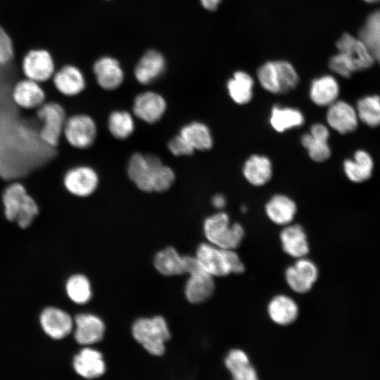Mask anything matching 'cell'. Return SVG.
Segmentation results:
<instances>
[{"label": "cell", "mask_w": 380, "mask_h": 380, "mask_svg": "<svg viewBox=\"0 0 380 380\" xmlns=\"http://www.w3.org/2000/svg\"><path fill=\"white\" fill-rule=\"evenodd\" d=\"M338 53L330 58L329 68L335 73L348 78L353 72L369 68L374 58L366 44L345 33L336 42Z\"/></svg>", "instance_id": "cell-1"}, {"label": "cell", "mask_w": 380, "mask_h": 380, "mask_svg": "<svg viewBox=\"0 0 380 380\" xmlns=\"http://www.w3.org/2000/svg\"><path fill=\"white\" fill-rule=\"evenodd\" d=\"M1 200L6 219L22 229L29 228L39 213L37 201L19 181L6 185Z\"/></svg>", "instance_id": "cell-2"}, {"label": "cell", "mask_w": 380, "mask_h": 380, "mask_svg": "<svg viewBox=\"0 0 380 380\" xmlns=\"http://www.w3.org/2000/svg\"><path fill=\"white\" fill-rule=\"evenodd\" d=\"M260 85L266 91L284 94L295 89L299 77L294 67L286 61H272L262 64L257 70Z\"/></svg>", "instance_id": "cell-3"}, {"label": "cell", "mask_w": 380, "mask_h": 380, "mask_svg": "<svg viewBox=\"0 0 380 380\" xmlns=\"http://www.w3.org/2000/svg\"><path fill=\"white\" fill-rule=\"evenodd\" d=\"M132 332L135 340L149 353L156 356L163 355L165 343L170 338L167 322L161 316L136 320Z\"/></svg>", "instance_id": "cell-4"}, {"label": "cell", "mask_w": 380, "mask_h": 380, "mask_svg": "<svg viewBox=\"0 0 380 380\" xmlns=\"http://www.w3.org/2000/svg\"><path fill=\"white\" fill-rule=\"evenodd\" d=\"M203 232L209 243L224 249L236 248L244 236V230L239 223L229 224L225 213L208 217L203 224Z\"/></svg>", "instance_id": "cell-5"}, {"label": "cell", "mask_w": 380, "mask_h": 380, "mask_svg": "<svg viewBox=\"0 0 380 380\" xmlns=\"http://www.w3.org/2000/svg\"><path fill=\"white\" fill-rule=\"evenodd\" d=\"M34 113L41 123L39 132L41 140L52 147H57L68 117L65 109L58 102L46 101Z\"/></svg>", "instance_id": "cell-6"}, {"label": "cell", "mask_w": 380, "mask_h": 380, "mask_svg": "<svg viewBox=\"0 0 380 380\" xmlns=\"http://www.w3.org/2000/svg\"><path fill=\"white\" fill-rule=\"evenodd\" d=\"M163 166L160 158L152 154L134 153L127 165L129 179L143 191H154V188Z\"/></svg>", "instance_id": "cell-7"}, {"label": "cell", "mask_w": 380, "mask_h": 380, "mask_svg": "<svg viewBox=\"0 0 380 380\" xmlns=\"http://www.w3.org/2000/svg\"><path fill=\"white\" fill-rule=\"evenodd\" d=\"M96 126L94 120L84 114H74L65 121L63 137L67 144L76 149L90 147L96 137Z\"/></svg>", "instance_id": "cell-8"}, {"label": "cell", "mask_w": 380, "mask_h": 380, "mask_svg": "<svg viewBox=\"0 0 380 380\" xmlns=\"http://www.w3.org/2000/svg\"><path fill=\"white\" fill-rule=\"evenodd\" d=\"M22 70L25 77L43 83L52 78L56 71V65L49 51L32 49L23 58Z\"/></svg>", "instance_id": "cell-9"}, {"label": "cell", "mask_w": 380, "mask_h": 380, "mask_svg": "<svg viewBox=\"0 0 380 380\" xmlns=\"http://www.w3.org/2000/svg\"><path fill=\"white\" fill-rule=\"evenodd\" d=\"M63 184L69 194L84 198L95 191L99 184V177L91 167L77 165L69 168L64 173Z\"/></svg>", "instance_id": "cell-10"}, {"label": "cell", "mask_w": 380, "mask_h": 380, "mask_svg": "<svg viewBox=\"0 0 380 380\" xmlns=\"http://www.w3.org/2000/svg\"><path fill=\"white\" fill-rule=\"evenodd\" d=\"M318 277V269L311 260L298 258L296 263L285 272L289 286L298 293H305L311 289Z\"/></svg>", "instance_id": "cell-11"}, {"label": "cell", "mask_w": 380, "mask_h": 380, "mask_svg": "<svg viewBox=\"0 0 380 380\" xmlns=\"http://www.w3.org/2000/svg\"><path fill=\"white\" fill-rule=\"evenodd\" d=\"M51 82L56 89L66 97L79 95L86 87L83 72L77 65L71 63L64 64L56 70Z\"/></svg>", "instance_id": "cell-12"}, {"label": "cell", "mask_w": 380, "mask_h": 380, "mask_svg": "<svg viewBox=\"0 0 380 380\" xmlns=\"http://www.w3.org/2000/svg\"><path fill=\"white\" fill-rule=\"evenodd\" d=\"M39 322L44 332L55 340L66 337L73 328V320L70 315L56 307L44 308L40 314Z\"/></svg>", "instance_id": "cell-13"}, {"label": "cell", "mask_w": 380, "mask_h": 380, "mask_svg": "<svg viewBox=\"0 0 380 380\" xmlns=\"http://www.w3.org/2000/svg\"><path fill=\"white\" fill-rule=\"evenodd\" d=\"M166 107V101L161 95L148 91L137 96L132 110L139 119L146 123L153 124L163 117Z\"/></svg>", "instance_id": "cell-14"}, {"label": "cell", "mask_w": 380, "mask_h": 380, "mask_svg": "<svg viewBox=\"0 0 380 380\" xmlns=\"http://www.w3.org/2000/svg\"><path fill=\"white\" fill-rule=\"evenodd\" d=\"M196 258L203 270L213 277H224L230 274L224 248L210 243L200 244Z\"/></svg>", "instance_id": "cell-15"}, {"label": "cell", "mask_w": 380, "mask_h": 380, "mask_svg": "<svg viewBox=\"0 0 380 380\" xmlns=\"http://www.w3.org/2000/svg\"><path fill=\"white\" fill-rule=\"evenodd\" d=\"M12 98L20 108L35 110L46 101V96L40 83L25 77L15 84Z\"/></svg>", "instance_id": "cell-16"}, {"label": "cell", "mask_w": 380, "mask_h": 380, "mask_svg": "<svg viewBox=\"0 0 380 380\" xmlns=\"http://www.w3.org/2000/svg\"><path fill=\"white\" fill-rule=\"evenodd\" d=\"M327 120L331 127L342 134L354 131L358 124L356 110L343 101H336L329 106Z\"/></svg>", "instance_id": "cell-17"}, {"label": "cell", "mask_w": 380, "mask_h": 380, "mask_svg": "<svg viewBox=\"0 0 380 380\" xmlns=\"http://www.w3.org/2000/svg\"><path fill=\"white\" fill-rule=\"evenodd\" d=\"M93 70L99 85L106 90H113L119 87L123 82L124 73L115 59L103 56L94 64Z\"/></svg>", "instance_id": "cell-18"}, {"label": "cell", "mask_w": 380, "mask_h": 380, "mask_svg": "<svg viewBox=\"0 0 380 380\" xmlns=\"http://www.w3.org/2000/svg\"><path fill=\"white\" fill-rule=\"evenodd\" d=\"M75 338L81 345H90L102 340L105 331L103 321L91 314H80L75 317Z\"/></svg>", "instance_id": "cell-19"}, {"label": "cell", "mask_w": 380, "mask_h": 380, "mask_svg": "<svg viewBox=\"0 0 380 380\" xmlns=\"http://www.w3.org/2000/svg\"><path fill=\"white\" fill-rule=\"evenodd\" d=\"M72 365L75 371L86 379L98 378L106 371L102 354L90 348L82 349L74 357Z\"/></svg>", "instance_id": "cell-20"}, {"label": "cell", "mask_w": 380, "mask_h": 380, "mask_svg": "<svg viewBox=\"0 0 380 380\" xmlns=\"http://www.w3.org/2000/svg\"><path fill=\"white\" fill-rule=\"evenodd\" d=\"M165 65L163 56L157 51L150 50L137 64L134 69L135 78L142 84H148L162 75Z\"/></svg>", "instance_id": "cell-21"}, {"label": "cell", "mask_w": 380, "mask_h": 380, "mask_svg": "<svg viewBox=\"0 0 380 380\" xmlns=\"http://www.w3.org/2000/svg\"><path fill=\"white\" fill-rule=\"evenodd\" d=\"M214 291L213 277L208 273L201 271L189 274L185 286V295L190 303H203L213 296Z\"/></svg>", "instance_id": "cell-22"}, {"label": "cell", "mask_w": 380, "mask_h": 380, "mask_svg": "<svg viewBox=\"0 0 380 380\" xmlns=\"http://www.w3.org/2000/svg\"><path fill=\"white\" fill-rule=\"evenodd\" d=\"M280 239L284 251L293 258H303L310 251L306 233L299 224L285 227L280 234Z\"/></svg>", "instance_id": "cell-23"}, {"label": "cell", "mask_w": 380, "mask_h": 380, "mask_svg": "<svg viewBox=\"0 0 380 380\" xmlns=\"http://www.w3.org/2000/svg\"><path fill=\"white\" fill-rule=\"evenodd\" d=\"M267 312L275 324L286 326L297 319L298 307L291 298L285 295H278L270 301Z\"/></svg>", "instance_id": "cell-24"}, {"label": "cell", "mask_w": 380, "mask_h": 380, "mask_svg": "<svg viewBox=\"0 0 380 380\" xmlns=\"http://www.w3.org/2000/svg\"><path fill=\"white\" fill-rule=\"evenodd\" d=\"M296 205L293 200L283 194H276L265 205L267 217L279 225L289 224L296 213Z\"/></svg>", "instance_id": "cell-25"}, {"label": "cell", "mask_w": 380, "mask_h": 380, "mask_svg": "<svg viewBox=\"0 0 380 380\" xmlns=\"http://www.w3.org/2000/svg\"><path fill=\"white\" fill-rule=\"evenodd\" d=\"M227 370L235 380H256L257 372L251 365L248 355L242 350H229L224 359Z\"/></svg>", "instance_id": "cell-26"}, {"label": "cell", "mask_w": 380, "mask_h": 380, "mask_svg": "<svg viewBox=\"0 0 380 380\" xmlns=\"http://www.w3.org/2000/svg\"><path fill=\"white\" fill-rule=\"evenodd\" d=\"M339 87L334 77L324 75L315 79L310 85V97L319 106H327L336 101Z\"/></svg>", "instance_id": "cell-27"}, {"label": "cell", "mask_w": 380, "mask_h": 380, "mask_svg": "<svg viewBox=\"0 0 380 380\" xmlns=\"http://www.w3.org/2000/svg\"><path fill=\"white\" fill-rule=\"evenodd\" d=\"M243 173L247 181L254 186L265 184L272 177V164L264 156L252 155L245 162Z\"/></svg>", "instance_id": "cell-28"}, {"label": "cell", "mask_w": 380, "mask_h": 380, "mask_svg": "<svg viewBox=\"0 0 380 380\" xmlns=\"http://www.w3.org/2000/svg\"><path fill=\"white\" fill-rule=\"evenodd\" d=\"M156 270L165 276H176L186 273L185 255L181 256L172 247H167L154 257Z\"/></svg>", "instance_id": "cell-29"}, {"label": "cell", "mask_w": 380, "mask_h": 380, "mask_svg": "<svg viewBox=\"0 0 380 380\" xmlns=\"http://www.w3.org/2000/svg\"><path fill=\"white\" fill-rule=\"evenodd\" d=\"M374 164L370 155L358 150L354 155V159H347L343 163V168L347 177L352 182L360 183L370 178Z\"/></svg>", "instance_id": "cell-30"}, {"label": "cell", "mask_w": 380, "mask_h": 380, "mask_svg": "<svg viewBox=\"0 0 380 380\" xmlns=\"http://www.w3.org/2000/svg\"><path fill=\"white\" fill-rule=\"evenodd\" d=\"M254 82L248 73L236 71L227 82V90L231 99L238 104L248 103L253 97Z\"/></svg>", "instance_id": "cell-31"}, {"label": "cell", "mask_w": 380, "mask_h": 380, "mask_svg": "<svg viewBox=\"0 0 380 380\" xmlns=\"http://www.w3.org/2000/svg\"><path fill=\"white\" fill-rule=\"evenodd\" d=\"M179 134L195 150L207 151L213 146L209 128L202 122H193L184 125Z\"/></svg>", "instance_id": "cell-32"}, {"label": "cell", "mask_w": 380, "mask_h": 380, "mask_svg": "<svg viewBox=\"0 0 380 380\" xmlns=\"http://www.w3.org/2000/svg\"><path fill=\"white\" fill-rule=\"evenodd\" d=\"M303 113L296 108L274 106L271 111L270 122L272 127L279 132L298 127L304 123Z\"/></svg>", "instance_id": "cell-33"}, {"label": "cell", "mask_w": 380, "mask_h": 380, "mask_svg": "<svg viewBox=\"0 0 380 380\" xmlns=\"http://www.w3.org/2000/svg\"><path fill=\"white\" fill-rule=\"evenodd\" d=\"M357 115L369 127L380 125V97L377 95L360 99L357 103Z\"/></svg>", "instance_id": "cell-34"}, {"label": "cell", "mask_w": 380, "mask_h": 380, "mask_svg": "<svg viewBox=\"0 0 380 380\" xmlns=\"http://www.w3.org/2000/svg\"><path fill=\"white\" fill-rule=\"evenodd\" d=\"M65 290L70 299L77 304H84L91 297L89 279L83 274H74L67 281Z\"/></svg>", "instance_id": "cell-35"}, {"label": "cell", "mask_w": 380, "mask_h": 380, "mask_svg": "<svg viewBox=\"0 0 380 380\" xmlns=\"http://www.w3.org/2000/svg\"><path fill=\"white\" fill-rule=\"evenodd\" d=\"M108 127L110 134L116 139H125L134 130V121L127 111H114L109 118Z\"/></svg>", "instance_id": "cell-36"}, {"label": "cell", "mask_w": 380, "mask_h": 380, "mask_svg": "<svg viewBox=\"0 0 380 380\" xmlns=\"http://www.w3.org/2000/svg\"><path fill=\"white\" fill-rule=\"evenodd\" d=\"M327 137L305 134L301 137V144L307 149L310 158L318 163L327 160L331 156Z\"/></svg>", "instance_id": "cell-37"}, {"label": "cell", "mask_w": 380, "mask_h": 380, "mask_svg": "<svg viewBox=\"0 0 380 380\" xmlns=\"http://www.w3.org/2000/svg\"><path fill=\"white\" fill-rule=\"evenodd\" d=\"M14 56L13 40L6 30L0 25V66L11 62Z\"/></svg>", "instance_id": "cell-38"}, {"label": "cell", "mask_w": 380, "mask_h": 380, "mask_svg": "<svg viewBox=\"0 0 380 380\" xmlns=\"http://www.w3.org/2000/svg\"><path fill=\"white\" fill-rule=\"evenodd\" d=\"M167 146L170 152L176 156H189L194 151V149L180 134L171 139Z\"/></svg>", "instance_id": "cell-39"}, {"label": "cell", "mask_w": 380, "mask_h": 380, "mask_svg": "<svg viewBox=\"0 0 380 380\" xmlns=\"http://www.w3.org/2000/svg\"><path fill=\"white\" fill-rule=\"evenodd\" d=\"M225 252L230 274L243 273L245 266L236 252L233 249H225Z\"/></svg>", "instance_id": "cell-40"}, {"label": "cell", "mask_w": 380, "mask_h": 380, "mask_svg": "<svg viewBox=\"0 0 380 380\" xmlns=\"http://www.w3.org/2000/svg\"><path fill=\"white\" fill-rule=\"evenodd\" d=\"M222 0H200L204 8L210 11H215Z\"/></svg>", "instance_id": "cell-41"}, {"label": "cell", "mask_w": 380, "mask_h": 380, "mask_svg": "<svg viewBox=\"0 0 380 380\" xmlns=\"http://www.w3.org/2000/svg\"><path fill=\"white\" fill-rule=\"evenodd\" d=\"M212 204L215 208L221 209L224 208L226 204L225 198L222 194H216L212 198Z\"/></svg>", "instance_id": "cell-42"}, {"label": "cell", "mask_w": 380, "mask_h": 380, "mask_svg": "<svg viewBox=\"0 0 380 380\" xmlns=\"http://www.w3.org/2000/svg\"><path fill=\"white\" fill-rule=\"evenodd\" d=\"M364 1L368 3H376V2L380 1V0H364Z\"/></svg>", "instance_id": "cell-43"}, {"label": "cell", "mask_w": 380, "mask_h": 380, "mask_svg": "<svg viewBox=\"0 0 380 380\" xmlns=\"http://www.w3.org/2000/svg\"><path fill=\"white\" fill-rule=\"evenodd\" d=\"M246 210V208L244 205H243L241 207V212H245Z\"/></svg>", "instance_id": "cell-44"}]
</instances>
